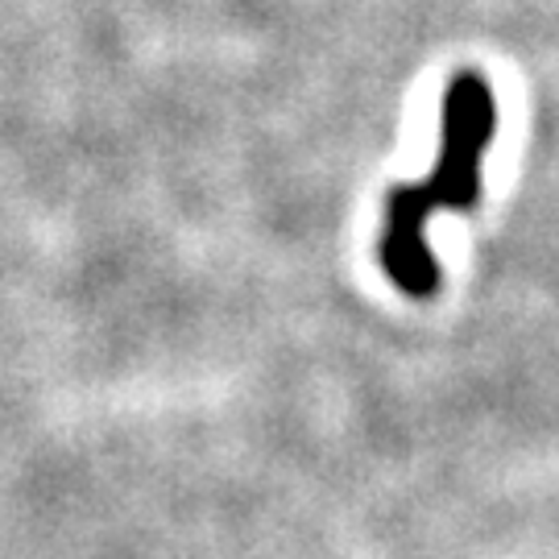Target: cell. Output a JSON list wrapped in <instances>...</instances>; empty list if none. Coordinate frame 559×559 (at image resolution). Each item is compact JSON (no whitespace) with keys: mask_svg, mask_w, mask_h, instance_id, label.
Masks as SVG:
<instances>
[{"mask_svg":"<svg viewBox=\"0 0 559 559\" xmlns=\"http://www.w3.org/2000/svg\"><path fill=\"white\" fill-rule=\"evenodd\" d=\"M493 138V96L480 75H460L443 100V145L431 179L390 191L381 265L402 295L431 299L440 290V265L423 228L436 212H468L480 200V154Z\"/></svg>","mask_w":559,"mask_h":559,"instance_id":"6da1fadb","label":"cell"}]
</instances>
